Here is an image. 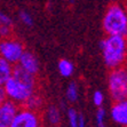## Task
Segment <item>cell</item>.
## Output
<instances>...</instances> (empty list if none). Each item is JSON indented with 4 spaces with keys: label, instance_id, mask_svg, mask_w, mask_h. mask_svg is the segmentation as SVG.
<instances>
[{
    "label": "cell",
    "instance_id": "obj_1",
    "mask_svg": "<svg viewBox=\"0 0 127 127\" xmlns=\"http://www.w3.org/2000/svg\"><path fill=\"white\" fill-rule=\"evenodd\" d=\"M100 47L104 64L111 69L124 66L127 55V41L124 35H106L101 40Z\"/></svg>",
    "mask_w": 127,
    "mask_h": 127
},
{
    "label": "cell",
    "instance_id": "obj_2",
    "mask_svg": "<svg viewBox=\"0 0 127 127\" xmlns=\"http://www.w3.org/2000/svg\"><path fill=\"white\" fill-rule=\"evenodd\" d=\"M102 28L106 35H124L127 32L126 10L119 3H111L102 20Z\"/></svg>",
    "mask_w": 127,
    "mask_h": 127
},
{
    "label": "cell",
    "instance_id": "obj_3",
    "mask_svg": "<svg viewBox=\"0 0 127 127\" xmlns=\"http://www.w3.org/2000/svg\"><path fill=\"white\" fill-rule=\"evenodd\" d=\"M2 88L7 100L13 101L20 106H22L33 93L37 92V84L25 83L23 80H20L12 76L2 85Z\"/></svg>",
    "mask_w": 127,
    "mask_h": 127
},
{
    "label": "cell",
    "instance_id": "obj_4",
    "mask_svg": "<svg viewBox=\"0 0 127 127\" xmlns=\"http://www.w3.org/2000/svg\"><path fill=\"white\" fill-rule=\"evenodd\" d=\"M108 89L113 102L125 101L127 97V72L124 66L111 69L108 77Z\"/></svg>",
    "mask_w": 127,
    "mask_h": 127
},
{
    "label": "cell",
    "instance_id": "obj_5",
    "mask_svg": "<svg viewBox=\"0 0 127 127\" xmlns=\"http://www.w3.org/2000/svg\"><path fill=\"white\" fill-rule=\"evenodd\" d=\"M24 45L18 39L9 37L0 40V57L12 64H17L20 57L24 53Z\"/></svg>",
    "mask_w": 127,
    "mask_h": 127
},
{
    "label": "cell",
    "instance_id": "obj_6",
    "mask_svg": "<svg viewBox=\"0 0 127 127\" xmlns=\"http://www.w3.org/2000/svg\"><path fill=\"white\" fill-rule=\"evenodd\" d=\"M42 124L44 118L39 111H33L20 106V110L9 127H42Z\"/></svg>",
    "mask_w": 127,
    "mask_h": 127
},
{
    "label": "cell",
    "instance_id": "obj_7",
    "mask_svg": "<svg viewBox=\"0 0 127 127\" xmlns=\"http://www.w3.org/2000/svg\"><path fill=\"white\" fill-rule=\"evenodd\" d=\"M20 110V105L10 100H5L0 103V127H9L13 119Z\"/></svg>",
    "mask_w": 127,
    "mask_h": 127
},
{
    "label": "cell",
    "instance_id": "obj_8",
    "mask_svg": "<svg viewBox=\"0 0 127 127\" xmlns=\"http://www.w3.org/2000/svg\"><path fill=\"white\" fill-rule=\"evenodd\" d=\"M20 68H22L24 71L29 72L30 74H33L37 77V74L40 71V65H39V61L35 57V55L29 50H24V53L22 54V56L20 57L17 64Z\"/></svg>",
    "mask_w": 127,
    "mask_h": 127
},
{
    "label": "cell",
    "instance_id": "obj_9",
    "mask_svg": "<svg viewBox=\"0 0 127 127\" xmlns=\"http://www.w3.org/2000/svg\"><path fill=\"white\" fill-rule=\"evenodd\" d=\"M110 117L117 125H127V101H118L110 108Z\"/></svg>",
    "mask_w": 127,
    "mask_h": 127
},
{
    "label": "cell",
    "instance_id": "obj_10",
    "mask_svg": "<svg viewBox=\"0 0 127 127\" xmlns=\"http://www.w3.org/2000/svg\"><path fill=\"white\" fill-rule=\"evenodd\" d=\"M45 120L48 123V125L52 127H59L62 120V115L61 110L56 105H49L46 108L45 111Z\"/></svg>",
    "mask_w": 127,
    "mask_h": 127
},
{
    "label": "cell",
    "instance_id": "obj_11",
    "mask_svg": "<svg viewBox=\"0 0 127 127\" xmlns=\"http://www.w3.org/2000/svg\"><path fill=\"white\" fill-rule=\"evenodd\" d=\"M45 105V101L42 98V96L39 93H33L29 98H28L25 102L23 103V108H27V109L33 110V111H41V109Z\"/></svg>",
    "mask_w": 127,
    "mask_h": 127
},
{
    "label": "cell",
    "instance_id": "obj_12",
    "mask_svg": "<svg viewBox=\"0 0 127 127\" xmlns=\"http://www.w3.org/2000/svg\"><path fill=\"white\" fill-rule=\"evenodd\" d=\"M14 64L0 57V86H2L13 74Z\"/></svg>",
    "mask_w": 127,
    "mask_h": 127
},
{
    "label": "cell",
    "instance_id": "obj_13",
    "mask_svg": "<svg viewBox=\"0 0 127 127\" xmlns=\"http://www.w3.org/2000/svg\"><path fill=\"white\" fill-rule=\"evenodd\" d=\"M57 69H59L60 74L64 78H69L73 74L74 71V65L73 63L69 61L66 59H62L60 60L59 63H57Z\"/></svg>",
    "mask_w": 127,
    "mask_h": 127
},
{
    "label": "cell",
    "instance_id": "obj_14",
    "mask_svg": "<svg viewBox=\"0 0 127 127\" xmlns=\"http://www.w3.org/2000/svg\"><path fill=\"white\" fill-rule=\"evenodd\" d=\"M66 98H68L69 102L73 103V102H77L78 98H79V87H78V84L76 81H71L70 84L66 87Z\"/></svg>",
    "mask_w": 127,
    "mask_h": 127
},
{
    "label": "cell",
    "instance_id": "obj_15",
    "mask_svg": "<svg viewBox=\"0 0 127 127\" xmlns=\"http://www.w3.org/2000/svg\"><path fill=\"white\" fill-rule=\"evenodd\" d=\"M78 119H79V113L76 111L73 108L68 109V120L70 127H78Z\"/></svg>",
    "mask_w": 127,
    "mask_h": 127
},
{
    "label": "cell",
    "instance_id": "obj_16",
    "mask_svg": "<svg viewBox=\"0 0 127 127\" xmlns=\"http://www.w3.org/2000/svg\"><path fill=\"white\" fill-rule=\"evenodd\" d=\"M95 118H96V125H97V127H105L106 112H105V110H104V108H102V106L97 108Z\"/></svg>",
    "mask_w": 127,
    "mask_h": 127
},
{
    "label": "cell",
    "instance_id": "obj_17",
    "mask_svg": "<svg viewBox=\"0 0 127 127\" xmlns=\"http://www.w3.org/2000/svg\"><path fill=\"white\" fill-rule=\"evenodd\" d=\"M18 20L27 27H32L33 25V17L30 13L25 12V10H21L18 13Z\"/></svg>",
    "mask_w": 127,
    "mask_h": 127
},
{
    "label": "cell",
    "instance_id": "obj_18",
    "mask_svg": "<svg viewBox=\"0 0 127 127\" xmlns=\"http://www.w3.org/2000/svg\"><path fill=\"white\" fill-rule=\"evenodd\" d=\"M92 101L95 106L100 108V106H102L104 103V94L101 92V91H95L92 95Z\"/></svg>",
    "mask_w": 127,
    "mask_h": 127
},
{
    "label": "cell",
    "instance_id": "obj_19",
    "mask_svg": "<svg viewBox=\"0 0 127 127\" xmlns=\"http://www.w3.org/2000/svg\"><path fill=\"white\" fill-rule=\"evenodd\" d=\"M13 34V27H7V25H0V38L5 39L9 38Z\"/></svg>",
    "mask_w": 127,
    "mask_h": 127
},
{
    "label": "cell",
    "instance_id": "obj_20",
    "mask_svg": "<svg viewBox=\"0 0 127 127\" xmlns=\"http://www.w3.org/2000/svg\"><path fill=\"white\" fill-rule=\"evenodd\" d=\"M0 25H7V27H13V20L9 17L6 13L0 12Z\"/></svg>",
    "mask_w": 127,
    "mask_h": 127
},
{
    "label": "cell",
    "instance_id": "obj_21",
    "mask_svg": "<svg viewBox=\"0 0 127 127\" xmlns=\"http://www.w3.org/2000/svg\"><path fill=\"white\" fill-rule=\"evenodd\" d=\"M78 127H86V121L83 115L79 113V119H78Z\"/></svg>",
    "mask_w": 127,
    "mask_h": 127
},
{
    "label": "cell",
    "instance_id": "obj_22",
    "mask_svg": "<svg viewBox=\"0 0 127 127\" xmlns=\"http://www.w3.org/2000/svg\"><path fill=\"white\" fill-rule=\"evenodd\" d=\"M5 100H6V95H5V92H3L2 86H0V103Z\"/></svg>",
    "mask_w": 127,
    "mask_h": 127
}]
</instances>
